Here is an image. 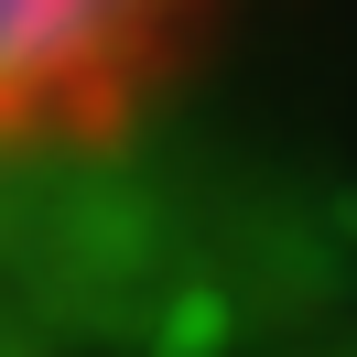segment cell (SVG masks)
<instances>
[{
	"instance_id": "obj_1",
	"label": "cell",
	"mask_w": 357,
	"mask_h": 357,
	"mask_svg": "<svg viewBox=\"0 0 357 357\" xmlns=\"http://www.w3.org/2000/svg\"><path fill=\"white\" fill-rule=\"evenodd\" d=\"M206 0H0V162L109 130Z\"/></svg>"
}]
</instances>
